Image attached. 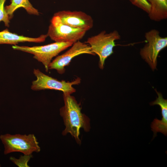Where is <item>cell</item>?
I'll return each mask as SVG.
<instances>
[{"label": "cell", "mask_w": 167, "mask_h": 167, "mask_svg": "<svg viewBox=\"0 0 167 167\" xmlns=\"http://www.w3.org/2000/svg\"><path fill=\"white\" fill-rule=\"evenodd\" d=\"M33 73L36 77V79L32 82L31 86V89L34 91L52 89L71 94L76 91L72 86L79 84L81 81L79 78L71 82L59 81L45 74L38 69H34Z\"/></svg>", "instance_id": "cell-7"}, {"label": "cell", "mask_w": 167, "mask_h": 167, "mask_svg": "<svg viewBox=\"0 0 167 167\" xmlns=\"http://www.w3.org/2000/svg\"><path fill=\"white\" fill-rule=\"evenodd\" d=\"M6 1V0H0V22L3 21L6 26L9 27L10 19L5 9Z\"/></svg>", "instance_id": "cell-15"}, {"label": "cell", "mask_w": 167, "mask_h": 167, "mask_svg": "<svg viewBox=\"0 0 167 167\" xmlns=\"http://www.w3.org/2000/svg\"><path fill=\"white\" fill-rule=\"evenodd\" d=\"M71 46L69 50L51 61L49 69L55 70L59 74H62L65 72V67L68 65L75 57L83 54L95 55L89 45L79 41L73 43Z\"/></svg>", "instance_id": "cell-8"}, {"label": "cell", "mask_w": 167, "mask_h": 167, "mask_svg": "<svg viewBox=\"0 0 167 167\" xmlns=\"http://www.w3.org/2000/svg\"><path fill=\"white\" fill-rule=\"evenodd\" d=\"M134 5L142 9L148 14L150 11L151 6L147 0H129Z\"/></svg>", "instance_id": "cell-16"}, {"label": "cell", "mask_w": 167, "mask_h": 167, "mask_svg": "<svg viewBox=\"0 0 167 167\" xmlns=\"http://www.w3.org/2000/svg\"><path fill=\"white\" fill-rule=\"evenodd\" d=\"M63 98L64 105L60 109L65 126L62 134L65 135L70 133L77 143L80 144V129L83 128L84 131L88 132L91 128L90 119L81 113L80 105L74 96L69 94L63 93Z\"/></svg>", "instance_id": "cell-1"}, {"label": "cell", "mask_w": 167, "mask_h": 167, "mask_svg": "<svg viewBox=\"0 0 167 167\" xmlns=\"http://www.w3.org/2000/svg\"><path fill=\"white\" fill-rule=\"evenodd\" d=\"M47 36V34L42 35L37 38L30 37L11 32L7 29H6L0 31V44L15 45L19 43L25 42L40 43L44 42Z\"/></svg>", "instance_id": "cell-11"}, {"label": "cell", "mask_w": 167, "mask_h": 167, "mask_svg": "<svg viewBox=\"0 0 167 167\" xmlns=\"http://www.w3.org/2000/svg\"><path fill=\"white\" fill-rule=\"evenodd\" d=\"M58 16L63 24L87 31L93 26L92 17L81 11H62L54 15Z\"/></svg>", "instance_id": "cell-9"}, {"label": "cell", "mask_w": 167, "mask_h": 167, "mask_svg": "<svg viewBox=\"0 0 167 167\" xmlns=\"http://www.w3.org/2000/svg\"><path fill=\"white\" fill-rule=\"evenodd\" d=\"M24 8L29 14L38 15L39 12L34 8L29 0H11V3L5 6V10L10 19L13 17L15 11L20 7Z\"/></svg>", "instance_id": "cell-13"}, {"label": "cell", "mask_w": 167, "mask_h": 167, "mask_svg": "<svg viewBox=\"0 0 167 167\" xmlns=\"http://www.w3.org/2000/svg\"><path fill=\"white\" fill-rule=\"evenodd\" d=\"M32 154L30 155H24L20 156L19 159H16L14 157H11L10 160L14 164L19 167H29L28 163L30 160L32 158Z\"/></svg>", "instance_id": "cell-14"}, {"label": "cell", "mask_w": 167, "mask_h": 167, "mask_svg": "<svg viewBox=\"0 0 167 167\" xmlns=\"http://www.w3.org/2000/svg\"><path fill=\"white\" fill-rule=\"evenodd\" d=\"M71 42H56L45 45L29 47L18 46H12V48L33 54V58L44 66L46 72H48L49 66L52 58L59 53L71 46Z\"/></svg>", "instance_id": "cell-4"}, {"label": "cell", "mask_w": 167, "mask_h": 167, "mask_svg": "<svg viewBox=\"0 0 167 167\" xmlns=\"http://www.w3.org/2000/svg\"><path fill=\"white\" fill-rule=\"evenodd\" d=\"M0 139L4 145L5 155L17 152L24 155H30L41 151L39 142L34 134L13 135L6 134L0 135Z\"/></svg>", "instance_id": "cell-2"}, {"label": "cell", "mask_w": 167, "mask_h": 167, "mask_svg": "<svg viewBox=\"0 0 167 167\" xmlns=\"http://www.w3.org/2000/svg\"><path fill=\"white\" fill-rule=\"evenodd\" d=\"M158 95V97L154 101L150 103L151 105H158L161 109L162 118L160 120L156 118L151 125V130L153 131V138L157 135V133L160 132L165 136L167 135V100L163 98L162 94L155 90Z\"/></svg>", "instance_id": "cell-10"}, {"label": "cell", "mask_w": 167, "mask_h": 167, "mask_svg": "<svg viewBox=\"0 0 167 167\" xmlns=\"http://www.w3.org/2000/svg\"><path fill=\"white\" fill-rule=\"evenodd\" d=\"M145 37L147 43L141 49L140 54L142 58L154 70L156 69L159 53L167 46V37L161 36L159 32L155 29L146 32Z\"/></svg>", "instance_id": "cell-5"}, {"label": "cell", "mask_w": 167, "mask_h": 167, "mask_svg": "<svg viewBox=\"0 0 167 167\" xmlns=\"http://www.w3.org/2000/svg\"><path fill=\"white\" fill-rule=\"evenodd\" d=\"M151 6L148 16L152 20L159 22L167 18V0H147Z\"/></svg>", "instance_id": "cell-12"}, {"label": "cell", "mask_w": 167, "mask_h": 167, "mask_svg": "<svg viewBox=\"0 0 167 167\" xmlns=\"http://www.w3.org/2000/svg\"><path fill=\"white\" fill-rule=\"evenodd\" d=\"M120 39V35L117 30L109 33L103 31L88 38L85 43L88 44L92 52L98 56L101 69L104 68L105 60L113 53V49L116 46L115 41Z\"/></svg>", "instance_id": "cell-3"}, {"label": "cell", "mask_w": 167, "mask_h": 167, "mask_svg": "<svg viewBox=\"0 0 167 167\" xmlns=\"http://www.w3.org/2000/svg\"><path fill=\"white\" fill-rule=\"evenodd\" d=\"M47 35L56 42L73 43L82 39L86 32L63 24L58 16L54 15L51 20Z\"/></svg>", "instance_id": "cell-6"}]
</instances>
